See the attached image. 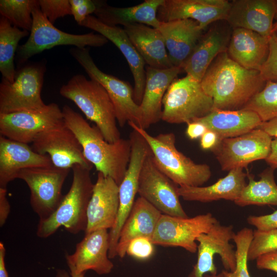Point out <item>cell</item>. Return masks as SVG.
I'll use <instances>...</instances> for the list:
<instances>
[{
  "label": "cell",
  "instance_id": "21",
  "mask_svg": "<svg viewBox=\"0 0 277 277\" xmlns=\"http://www.w3.org/2000/svg\"><path fill=\"white\" fill-rule=\"evenodd\" d=\"M78 25L97 32L114 44L120 50L127 60L133 75V98L140 105L146 82L145 63L124 29L118 26L106 25L91 15Z\"/></svg>",
  "mask_w": 277,
  "mask_h": 277
},
{
  "label": "cell",
  "instance_id": "37",
  "mask_svg": "<svg viewBox=\"0 0 277 277\" xmlns=\"http://www.w3.org/2000/svg\"><path fill=\"white\" fill-rule=\"evenodd\" d=\"M253 233V230L246 227L235 234L233 240L236 245V268L232 272L223 270L225 277H251L248 269L247 253Z\"/></svg>",
  "mask_w": 277,
  "mask_h": 277
},
{
  "label": "cell",
  "instance_id": "54",
  "mask_svg": "<svg viewBox=\"0 0 277 277\" xmlns=\"http://www.w3.org/2000/svg\"><path fill=\"white\" fill-rule=\"evenodd\" d=\"M274 33L275 34V35H276V36H277V31H276V32H274Z\"/></svg>",
  "mask_w": 277,
  "mask_h": 277
},
{
  "label": "cell",
  "instance_id": "12",
  "mask_svg": "<svg viewBox=\"0 0 277 277\" xmlns=\"http://www.w3.org/2000/svg\"><path fill=\"white\" fill-rule=\"evenodd\" d=\"M233 229L232 225H223L217 221L207 232L197 236V259L188 277H204L207 273L217 274L214 263L215 254L220 256L225 270H235L236 252L229 243L235 234Z\"/></svg>",
  "mask_w": 277,
  "mask_h": 277
},
{
  "label": "cell",
  "instance_id": "4",
  "mask_svg": "<svg viewBox=\"0 0 277 277\" xmlns=\"http://www.w3.org/2000/svg\"><path fill=\"white\" fill-rule=\"evenodd\" d=\"M128 124L147 142L157 167L177 186H202L210 179V167L205 164H196L179 151L173 133L154 136L132 122Z\"/></svg>",
  "mask_w": 277,
  "mask_h": 277
},
{
  "label": "cell",
  "instance_id": "44",
  "mask_svg": "<svg viewBox=\"0 0 277 277\" xmlns=\"http://www.w3.org/2000/svg\"><path fill=\"white\" fill-rule=\"evenodd\" d=\"M256 266L259 269L270 270L277 273V251L259 256L256 260Z\"/></svg>",
  "mask_w": 277,
  "mask_h": 277
},
{
  "label": "cell",
  "instance_id": "53",
  "mask_svg": "<svg viewBox=\"0 0 277 277\" xmlns=\"http://www.w3.org/2000/svg\"><path fill=\"white\" fill-rule=\"evenodd\" d=\"M276 31H277V21L276 22V23L273 25V33H274V32H275Z\"/></svg>",
  "mask_w": 277,
  "mask_h": 277
},
{
  "label": "cell",
  "instance_id": "45",
  "mask_svg": "<svg viewBox=\"0 0 277 277\" xmlns=\"http://www.w3.org/2000/svg\"><path fill=\"white\" fill-rule=\"evenodd\" d=\"M10 212V205L7 196V188H0V226L6 223Z\"/></svg>",
  "mask_w": 277,
  "mask_h": 277
},
{
  "label": "cell",
  "instance_id": "22",
  "mask_svg": "<svg viewBox=\"0 0 277 277\" xmlns=\"http://www.w3.org/2000/svg\"><path fill=\"white\" fill-rule=\"evenodd\" d=\"M276 13L277 0H234L225 21L233 28L251 30L269 39Z\"/></svg>",
  "mask_w": 277,
  "mask_h": 277
},
{
  "label": "cell",
  "instance_id": "49",
  "mask_svg": "<svg viewBox=\"0 0 277 277\" xmlns=\"http://www.w3.org/2000/svg\"><path fill=\"white\" fill-rule=\"evenodd\" d=\"M265 160L270 167L277 169V137L272 140L270 153Z\"/></svg>",
  "mask_w": 277,
  "mask_h": 277
},
{
  "label": "cell",
  "instance_id": "6",
  "mask_svg": "<svg viewBox=\"0 0 277 277\" xmlns=\"http://www.w3.org/2000/svg\"><path fill=\"white\" fill-rule=\"evenodd\" d=\"M213 110L212 99L201 82L191 76L175 79L163 100L162 120L169 124L188 123Z\"/></svg>",
  "mask_w": 277,
  "mask_h": 277
},
{
  "label": "cell",
  "instance_id": "34",
  "mask_svg": "<svg viewBox=\"0 0 277 277\" xmlns=\"http://www.w3.org/2000/svg\"><path fill=\"white\" fill-rule=\"evenodd\" d=\"M29 32L13 26L6 18H0V71L3 78L10 83L14 81L15 53L20 40Z\"/></svg>",
  "mask_w": 277,
  "mask_h": 277
},
{
  "label": "cell",
  "instance_id": "33",
  "mask_svg": "<svg viewBox=\"0 0 277 277\" xmlns=\"http://www.w3.org/2000/svg\"><path fill=\"white\" fill-rule=\"evenodd\" d=\"M274 169L270 167L260 174L259 181L247 173L248 183L243 189L239 197L234 202L241 207L249 205L277 206V184L274 179Z\"/></svg>",
  "mask_w": 277,
  "mask_h": 277
},
{
  "label": "cell",
  "instance_id": "8",
  "mask_svg": "<svg viewBox=\"0 0 277 277\" xmlns=\"http://www.w3.org/2000/svg\"><path fill=\"white\" fill-rule=\"evenodd\" d=\"M45 64L25 65L16 71L14 81L10 83L2 78L0 84V114L38 110L46 104L41 97Z\"/></svg>",
  "mask_w": 277,
  "mask_h": 277
},
{
  "label": "cell",
  "instance_id": "2",
  "mask_svg": "<svg viewBox=\"0 0 277 277\" xmlns=\"http://www.w3.org/2000/svg\"><path fill=\"white\" fill-rule=\"evenodd\" d=\"M62 112L65 124L78 140L86 160L98 172L111 177L119 186L124 177L131 155L129 138H121L109 143L96 126H91L70 106L64 105Z\"/></svg>",
  "mask_w": 277,
  "mask_h": 277
},
{
  "label": "cell",
  "instance_id": "42",
  "mask_svg": "<svg viewBox=\"0 0 277 277\" xmlns=\"http://www.w3.org/2000/svg\"><path fill=\"white\" fill-rule=\"evenodd\" d=\"M72 15L78 24L93 13H94L96 6L95 1L69 0Z\"/></svg>",
  "mask_w": 277,
  "mask_h": 277
},
{
  "label": "cell",
  "instance_id": "13",
  "mask_svg": "<svg viewBox=\"0 0 277 277\" xmlns=\"http://www.w3.org/2000/svg\"><path fill=\"white\" fill-rule=\"evenodd\" d=\"M217 221L211 213L192 217L172 216L162 214L151 239L154 245L179 247L194 253L197 251L196 238L207 232Z\"/></svg>",
  "mask_w": 277,
  "mask_h": 277
},
{
  "label": "cell",
  "instance_id": "32",
  "mask_svg": "<svg viewBox=\"0 0 277 277\" xmlns=\"http://www.w3.org/2000/svg\"><path fill=\"white\" fill-rule=\"evenodd\" d=\"M123 29L149 67L156 69L173 67L163 36L157 29L142 24L126 25Z\"/></svg>",
  "mask_w": 277,
  "mask_h": 277
},
{
  "label": "cell",
  "instance_id": "38",
  "mask_svg": "<svg viewBox=\"0 0 277 277\" xmlns=\"http://www.w3.org/2000/svg\"><path fill=\"white\" fill-rule=\"evenodd\" d=\"M275 251H277V229L253 230V238L248 250V261L256 260L263 254Z\"/></svg>",
  "mask_w": 277,
  "mask_h": 277
},
{
  "label": "cell",
  "instance_id": "7",
  "mask_svg": "<svg viewBox=\"0 0 277 277\" xmlns=\"http://www.w3.org/2000/svg\"><path fill=\"white\" fill-rule=\"evenodd\" d=\"M33 24L29 36L17 50V64L25 63L29 58L42 51L60 45H71L76 48L86 46L101 47L108 40L100 34L90 32L74 34L56 28L41 12L39 6L32 12Z\"/></svg>",
  "mask_w": 277,
  "mask_h": 277
},
{
  "label": "cell",
  "instance_id": "30",
  "mask_svg": "<svg viewBox=\"0 0 277 277\" xmlns=\"http://www.w3.org/2000/svg\"><path fill=\"white\" fill-rule=\"evenodd\" d=\"M162 213L144 199L139 196L121 229L116 248L117 256L123 259L130 242L137 238L151 240Z\"/></svg>",
  "mask_w": 277,
  "mask_h": 277
},
{
  "label": "cell",
  "instance_id": "52",
  "mask_svg": "<svg viewBox=\"0 0 277 277\" xmlns=\"http://www.w3.org/2000/svg\"><path fill=\"white\" fill-rule=\"evenodd\" d=\"M204 277H225L223 272L222 271L219 273L216 274H206Z\"/></svg>",
  "mask_w": 277,
  "mask_h": 277
},
{
  "label": "cell",
  "instance_id": "35",
  "mask_svg": "<svg viewBox=\"0 0 277 277\" xmlns=\"http://www.w3.org/2000/svg\"><path fill=\"white\" fill-rule=\"evenodd\" d=\"M39 7L37 0H1L0 13L13 26L30 31L33 11Z\"/></svg>",
  "mask_w": 277,
  "mask_h": 277
},
{
  "label": "cell",
  "instance_id": "9",
  "mask_svg": "<svg viewBox=\"0 0 277 277\" xmlns=\"http://www.w3.org/2000/svg\"><path fill=\"white\" fill-rule=\"evenodd\" d=\"M71 55L83 68L90 79L100 83L108 93L115 109L117 123L124 127L132 122L140 126L142 112L133 98V89L127 82L101 70L94 62L87 48H72Z\"/></svg>",
  "mask_w": 277,
  "mask_h": 277
},
{
  "label": "cell",
  "instance_id": "16",
  "mask_svg": "<svg viewBox=\"0 0 277 277\" xmlns=\"http://www.w3.org/2000/svg\"><path fill=\"white\" fill-rule=\"evenodd\" d=\"M272 137L256 128L244 134L225 138L213 150L221 169L230 171L247 167L251 163L265 160L269 155Z\"/></svg>",
  "mask_w": 277,
  "mask_h": 277
},
{
  "label": "cell",
  "instance_id": "1",
  "mask_svg": "<svg viewBox=\"0 0 277 277\" xmlns=\"http://www.w3.org/2000/svg\"><path fill=\"white\" fill-rule=\"evenodd\" d=\"M200 82L212 99L213 109L235 110L242 109L266 82L260 71L243 67L225 52L214 60Z\"/></svg>",
  "mask_w": 277,
  "mask_h": 277
},
{
  "label": "cell",
  "instance_id": "19",
  "mask_svg": "<svg viewBox=\"0 0 277 277\" xmlns=\"http://www.w3.org/2000/svg\"><path fill=\"white\" fill-rule=\"evenodd\" d=\"M230 7L227 0H164L157 17L160 22L193 19L204 30L212 23L226 21Z\"/></svg>",
  "mask_w": 277,
  "mask_h": 277
},
{
  "label": "cell",
  "instance_id": "11",
  "mask_svg": "<svg viewBox=\"0 0 277 277\" xmlns=\"http://www.w3.org/2000/svg\"><path fill=\"white\" fill-rule=\"evenodd\" d=\"M70 170L52 165L27 168L18 173L17 179L29 187L30 205L39 220L49 217L61 203L64 197L62 187Z\"/></svg>",
  "mask_w": 277,
  "mask_h": 277
},
{
  "label": "cell",
  "instance_id": "46",
  "mask_svg": "<svg viewBox=\"0 0 277 277\" xmlns=\"http://www.w3.org/2000/svg\"><path fill=\"white\" fill-rule=\"evenodd\" d=\"M200 145L203 150H213L220 142L217 135L207 130L201 136Z\"/></svg>",
  "mask_w": 277,
  "mask_h": 277
},
{
  "label": "cell",
  "instance_id": "23",
  "mask_svg": "<svg viewBox=\"0 0 277 277\" xmlns=\"http://www.w3.org/2000/svg\"><path fill=\"white\" fill-rule=\"evenodd\" d=\"M52 165L48 155L36 152L28 144L0 135V188H7L22 170Z\"/></svg>",
  "mask_w": 277,
  "mask_h": 277
},
{
  "label": "cell",
  "instance_id": "3",
  "mask_svg": "<svg viewBox=\"0 0 277 277\" xmlns=\"http://www.w3.org/2000/svg\"><path fill=\"white\" fill-rule=\"evenodd\" d=\"M72 169L73 179L68 192L52 214L38 221L36 235L40 238L49 237L61 227L73 234L86 230L87 208L94 186L91 170L78 165Z\"/></svg>",
  "mask_w": 277,
  "mask_h": 277
},
{
  "label": "cell",
  "instance_id": "31",
  "mask_svg": "<svg viewBox=\"0 0 277 277\" xmlns=\"http://www.w3.org/2000/svg\"><path fill=\"white\" fill-rule=\"evenodd\" d=\"M247 176L243 168H236L229 171L226 176L212 185L206 187L179 186L177 192L187 201L207 203L223 199L234 202L247 184Z\"/></svg>",
  "mask_w": 277,
  "mask_h": 277
},
{
  "label": "cell",
  "instance_id": "41",
  "mask_svg": "<svg viewBox=\"0 0 277 277\" xmlns=\"http://www.w3.org/2000/svg\"><path fill=\"white\" fill-rule=\"evenodd\" d=\"M154 246L149 239L145 237L135 238L129 244L126 254L139 260H146L153 254Z\"/></svg>",
  "mask_w": 277,
  "mask_h": 277
},
{
  "label": "cell",
  "instance_id": "50",
  "mask_svg": "<svg viewBox=\"0 0 277 277\" xmlns=\"http://www.w3.org/2000/svg\"><path fill=\"white\" fill-rule=\"evenodd\" d=\"M6 255V249L4 244L0 242V277H9L6 268L5 258Z\"/></svg>",
  "mask_w": 277,
  "mask_h": 277
},
{
  "label": "cell",
  "instance_id": "25",
  "mask_svg": "<svg viewBox=\"0 0 277 277\" xmlns=\"http://www.w3.org/2000/svg\"><path fill=\"white\" fill-rule=\"evenodd\" d=\"M157 29L163 36L172 66L182 68L204 30L197 22L191 19L160 22Z\"/></svg>",
  "mask_w": 277,
  "mask_h": 277
},
{
  "label": "cell",
  "instance_id": "17",
  "mask_svg": "<svg viewBox=\"0 0 277 277\" xmlns=\"http://www.w3.org/2000/svg\"><path fill=\"white\" fill-rule=\"evenodd\" d=\"M64 121L62 109L56 103L38 110L0 114V134L8 138L28 144L41 132Z\"/></svg>",
  "mask_w": 277,
  "mask_h": 277
},
{
  "label": "cell",
  "instance_id": "14",
  "mask_svg": "<svg viewBox=\"0 0 277 277\" xmlns=\"http://www.w3.org/2000/svg\"><path fill=\"white\" fill-rule=\"evenodd\" d=\"M32 143L34 151L48 155L56 167L70 169L78 165L91 170L93 167L85 158L78 140L64 121L38 134Z\"/></svg>",
  "mask_w": 277,
  "mask_h": 277
},
{
  "label": "cell",
  "instance_id": "51",
  "mask_svg": "<svg viewBox=\"0 0 277 277\" xmlns=\"http://www.w3.org/2000/svg\"><path fill=\"white\" fill-rule=\"evenodd\" d=\"M85 273L77 274L73 271H70V273L64 269H58L56 273L55 277H85Z\"/></svg>",
  "mask_w": 277,
  "mask_h": 277
},
{
  "label": "cell",
  "instance_id": "29",
  "mask_svg": "<svg viewBox=\"0 0 277 277\" xmlns=\"http://www.w3.org/2000/svg\"><path fill=\"white\" fill-rule=\"evenodd\" d=\"M207 130L214 132L220 142L236 137L258 128L263 123L254 112L242 109L235 110L213 109L207 115L196 118Z\"/></svg>",
  "mask_w": 277,
  "mask_h": 277
},
{
  "label": "cell",
  "instance_id": "5",
  "mask_svg": "<svg viewBox=\"0 0 277 277\" xmlns=\"http://www.w3.org/2000/svg\"><path fill=\"white\" fill-rule=\"evenodd\" d=\"M60 94L72 101L87 120L95 123L106 141L114 143L121 138L114 105L97 82L76 74L61 87Z\"/></svg>",
  "mask_w": 277,
  "mask_h": 277
},
{
  "label": "cell",
  "instance_id": "43",
  "mask_svg": "<svg viewBox=\"0 0 277 277\" xmlns=\"http://www.w3.org/2000/svg\"><path fill=\"white\" fill-rule=\"evenodd\" d=\"M247 221L249 224L254 226L258 230L277 229V210L269 214L250 215L247 217Z\"/></svg>",
  "mask_w": 277,
  "mask_h": 277
},
{
  "label": "cell",
  "instance_id": "24",
  "mask_svg": "<svg viewBox=\"0 0 277 277\" xmlns=\"http://www.w3.org/2000/svg\"><path fill=\"white\" fill-rule=\"evenodd\" d=\"M183 70L181 67L156 69L148 66L143 98L139 105L142 112L140 127L146 129L162 120L163 100L172 82Z\"/></svg>",
  "mask_w": 277,
  "mask_h": 277
},
{
  "label": "cell",
  "instance_id": "10",
  "mask_svg": "<svg viewBox=\"0 0 277 277\" xmlns=\"http://www.w3.org/2000/svg\"><path fill=\"white\" fill-rule=\"evenodd\" d=\"M131 155L124 177L119 185V207L114 225L109 232L110 259L117 256L116 248L121 229L129 216L137 193L140 175L144 162L151 152L149 145L135 130L129 135Z\"/></svg>",
  "mask_w": 277,
  "mask_h": 277
},
{
  "label": "cell",
  "instance_id": "20",
  "mask_svg": "<svg viewBox=\"0 0 277 277\" xmlns=\"http://www.w3.org/2000/svg\"><path fill=\"white\" fill-rule=\"evenodd\" d=\"M119 207V186L110 177L98 172L87 211L85 233L98 229H110Z\"/></svg>",
  "mask_w": 277,
  "mask_h": 277
},
{
  "label": "cell",
  "instance_id": "26",
  "mask_svg": "<svg viewBox=\"0 0 277 277\" xmlns=\"http://www.w3.org/2000/svg\"><path fill=\"white\" fill-rule=\"evenodd\" d=\"M232 32L228 27L215 26L203 34L182 69L201 82L214 60L227 52Z\"/></svg>",
  "mask_w": 277,
  "mask_h": 277
},
{
  "label": "cell",
  "instance_id": "18",
  "mask_svg": "<svg viewBox=\"0 0 277 277\" xmlns=\"http://www.w3.org/2000/svg\"><path fill=\"white\" fill-rule=\"evenodd\" d=\"M109 232L107 229L96 230L85 234L72 254L66 259L70 271L77 274L91 270L98 275L110 273L114 267L108 256Z\"/></svg>",
  "mask_w": 277,
  "mask_h": 277
},
{
  "label": "cell",
  "instance_id": "28",
  "mask_svg": "<svg viewBox=\"0 0 277 277\" xmlns=\"http://www.w3.org/2000/svg\"><path fill=\"white\" fill-rule=\"evenodd\" d=\"M164 1L145 0L139 5L128 7H115L105 2L95 1L94 14L99 21L111 26L142 24L157 29L160 22L157 12Z\"/></svg>",
  "mask_w": 277,
  "mask_h": 277
},
{
  "label": "cell",
  "instance_id": "47",
  "mask_svg": "<svg viewBox=\"0 0 277 277\" xmlns=\"http://www.w3.org/2000/svg\"><path fill=\"white\" fill-rule=\"evenodd\" d=\"M187 127L186 133L191 140L201 138L203 134L207 130L206 127L202 124L197 122H191L187 124Z\"/></svg>",
  "mask_w": 277,
  "mask_h": 277
},
{
  "label": "cell",
  "instance_id": "15",
  "mask_svg": "<svg viewBox=\"0 0 277 277\" xmlns=\"http://www.w3.org/2000/svg\"><path fill=\"white\" fill-rule=\"evenodd\" d=\"M178 186L156 166L151 152L146 158L140 175L137 193L162 214L188 217L180 201Z\"/></svg>",
  "mask_w": 277,
  "mask_h": 277
},
{
  "label": "cell",
  "instance_id": "39",
  "mask_svg": "<svg viewBox=\"0 0 277 277\" xmlns=\"http://www.w3.org/2000/svg\"><path fill=\"white\" fill-rule=\"evenodd\" d=\"M39 9L52 23L66 15H72L69 0H39Z\"/></svg>",
  "mask_w": 277,
  "mask_h": 277
},
{
  "label": "cell",
  "instance_id": "40",
  "mask_svg": "<svg viewBox=\"0 0 277 277\" xmlns=\"http://www.w3.org/2000/svg\"><path fill=\"white\" fill-rule=\"evenodd\" d=\"M265 81L277 82V36L273 33L269 39V53L260 70Z\"/></svg>",
  "mask_w": 277,
  "mask_h": 277
},
{
  "label": "cell",
  "instance_id": "48",
  "mask_svg": "<svg viewBox=\"0 0 277 277\" xmlns=\"http://www.w3.org/2000/svg\"><path fill=\"white\" fill-rule=\"evenodd\" d=\"M258 128L264 130L272 137H277V117L263 122Z\"/></svg>",
  "mask_w": 277,
  "mask_h": 277
},
{
  "label": "cell",
  "instance_id": "36",
  "mask_svg": "<svg viewBox=\"0 0 277 277\" xmlns=\"http://www.w3.org/2000/svg\"><path fill=\"white\" fill-rule=\"evenodd\" d=\"M255 112L262 122L277 117V82L267 81L242 108Z\"/></svg>",
  "mask_w": 277,
  "mask_h": 277
},
{
  "label": "cell",
  "instance_id": "27",
  "mask_svg": "<svg viewBox=\"0 0 277 277\" xmlns=\"http://www.w3.org/2000/svg\"><path fill=\"white\" fill-rule=\"evenodd\" d=\"M227 54L243 67L260 71L269 53V39L251 30L233 28Z\"/></svg>",
  "mask_w": 277,
  "mask_h": 277
}]
</instances>
